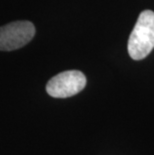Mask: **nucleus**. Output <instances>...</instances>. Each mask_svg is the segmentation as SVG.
Wrapping results in <instances>:
<instances>
[{"instance_id":"nucleus-3","label":"nucleus","mask_w":154,"mask_h":155,"mask_svg":"<svg viewBox=\"0 0 154 155\" xmlns=\"http://www.w3.org/2000/svg\"><path fill=\"white\" fill-rule=\"evenodd\" d=\"M86 85V77L81 71L68 70L52 77L46 85L51 97L67 98L82 91Z\"/></svg>"},{"instance_id":"nucleus-1","label":"nucleus","mask_w":154,"mask_h":155,"mask_svg":"<svg viewBox=\"0 0 154 155\" xmlns=\"http://www.w3.org/2000/svg\"><path fill=\"white\" fill-rule=\"evenodd\" d=\"M154 48V12H141L128 40V53L134 60L145 58Z\"/></svg>"},{"instance_id":"nucleus-2","label":"nucleus","mask_w":154,"mask_h":155,"mask_svg":"<svg viewBox=\"0 0 154 155\" xmlns=\"http://www.w3.org/2000/svg\"><path fill=\"white\" fill-rule=\"evenodd\" d=\"M35 35L30 21H14L0 27V51H12L28 44Z\"/></svg>"}]
</instances>
